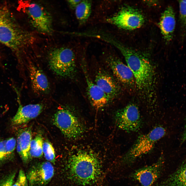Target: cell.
Wrapping results in <instances>:
<instances>
[{"instance_id":"1","label":"cell","mask_w":186,"mask_h":186,"mask_svg":"<svg viewBox=\"0 0 186 186\" xmlns=\"http://www.w3.org/2000/svg\"><path fill=\"white\" fill-rule=\"evenodd\" d=\"M165 133L164 128L159 126L140 136L128 151L115 160L112 168L113 174L118 177L123 178L134 169L141 166L142 158L151 152Z\"/></svg>"},{"instance_id":"2","label":"cell","mask_w":186,"mask_h":186,"mask_svg":"<svg viewBox=\"0 0 186 186\" xmlns=\"http://www.w3.org/2000/svg\"><path fill=\"white\" fill-rule=\"evenodd\" d=\"M33 37L17 22L8 7L0 5V43L19 57L33 42Z\"/></svg>"},{"instance_id":"3","label":"cell","mask_w":186,"mask_h":186,"mask_svg":"<svg viewBox=\"0 0 186 186\" xmlns=\"http://www.w3.org/2000/svg\"><path fill=\"white\" fill-rule=\"evenodd\" d=\"M109 42L117 48L124 57L138 88L142 91L149 90L153 85L154 74L153 66L148 58L112 39Z\"/></svg>"},{"instance_id":"4","label":"cell","mask_w":186,"mask_h":186,"mask_svg":"<svg viewBox=\"0 0 186 186\" xmlns=\"http://www.w3.org/2000/svg\"><path fill=\"white\" fill-rule=\"evenodd\" d=\"M76 58L75 51L70 47L55 48L49 52L48 63L50 69L56 75L73 78L76 73Z\"/></svg>"},{"instance_id":"5","label":"cell","mask_w":186,"mask_h":186,"mask_svg":"<svg viewBox=\"0 0 186 186\" xmlns=\"http://www.w3.org/2000/svg\"><path fill=\"white\" fill-rule=\"evenodd\" d=\"M165 161L161 156L155 161L138 168L126 177L133 186H154L162 178Z\"/></svg>"},{"instance_id":"6","label":"cell","mask_w":186,"mask_h":186,"mask_svg":"<svg viewBox=\"0 0 186 186\" xmlns=\"http://www.w3.org/2000/svg\"><path fill=\"white\" fill-rule=\"evenodd\" d=\"M23 10L27 15L32 26L38 32L47 34L53 32L52 19L48 10L35 2H24Z\"/></svg>"},{"instance_id":"7","label":"cell","mask_w":186,"mask_h":186,"mask_svg":"<svg viewBox=\"0 0 186 186\" xmlns=\"http://www.w3.org/2000/svg\"><path fill=\"white\" fill-rule=\"evenodd\" d=\"M53 121L56 126L68 138H78L84 132V127L82 123L71 112L65 107L57 111Z\"/></svg>"},{"instance_id":"8","label":"cell","mask_w":186,"mask_h":186,"mask_svg":"<svg viewBox=\"0 0 186 186\" xmlns=\"http://www.w3.org/2000/svg\"><path fill=\"white\" fill-rule=\"evenodd\" d=\"M106 20L119 28L130 30L140 27L145 21L144 17L139 11L129 6L123 7Z\"/></svg>"},{"instance_id":"9","label":"cell","mask_w":186,"mask_h":186,"mask_svg":"<svg viewBox=\"0 0 186 186\" xmlns=\"http://www.w3.org/2000/svg\"><path fill=\"white\" fill-rule=\"evenodd\" d=\"M115 118L118 127L128 132L136 131L140 128L141 120L138 107L131 104L118 110Z\"/></svg>"},{"instance_id":"10","label":"cell","mask_w":186,"mask_h":186,"mask_svg":"<svg viewBox=\"0 0 186 186\" xmlns=\"http://www.w3.org/2000/svg\"><path fill=\"white\" fill-rule=\"evenodd\" d=\"M54 173L52 165L47 161L33 166L26 175L29 186H45L50 181Z\"/></svg>"},{"instance_id":"11","label":"cell","mask_w":186,"mask_h":186,"mask_svg":"<svg viewBox=\"0 0 186 186\" xmlns=\"http://www.w3.org/2000/svg\"><path fill=\"white\" fill-rule=\"evenodd\" d=\"M85 64L84 61H83L82 66L87 83V96L91 105L97 110L107 105L113 98L92 80L88 75Z\"/></svg>"},{"instance_id":"12","label":"cell","mask_w":186,"mask_h":186,"mask_svg":"<svg viewBox=\"0 0 186 186\" xmlns=\"http://www.w3.org/2000/svg\"><path fill=\"white\" fill-rule=\"evenodd\" d=\"M105 60L120 82L124 85L130 86L135 82L133 73L129 67L116 56L109 53L106 55Z\"/></svg>"},{"instance_id":"13","label":"cell","mask_w":186,"mask_h":186,"mask_svg":"<svg viewBox=\"0 0 186 186\" xmlns=\"http://www.w3.org/2000/svg\"><path fill=\"white\" fill-rule=\"evenodd\" d=\"M28 68L32 88L34 92L39 95L48 94L50 91L49 82L46 75L39 67L29 63Z\"/></svg>"},{"instance_id":"14","label":"cell","mask_w":186,"mask_h":186,"mask_svg":"<svg viewBox=\"0 0 186 186\" xmlns=\"http://www.w3.org/2000/svg\"><path fill=\"white\" fill-rule=\"evenodd\" d=\"M18 99L19 106L16 114L11 120L13 125H18L27 123L37 117L43 109L44 105L41 103L22 106L20 104L19 98Z\"/></svg>"},{"instance_id":"15","label":"cell","mask_w":186,"mask_h":186,"mask_svg":"<svg viewBox=\"0 0 186 186\" xmlns=\"http://www.w3.org/2000/svg\"><path fill=\"white\" fill-rule=\"evenodd\" d=\"M175 25L173 9L171 6H168L162 14L159 23L161 33L166 41L168 42L172 39Z\"/></svg>"},{"instance_id":"16","label":"cell","mask_w":186,"mask_h":186,"mask_svg":"<svg viewBox=\"0 0 186 186\" xmlns=\"http://www.w3.org/2000/svg\"><path fill=\"white\" fill-rule=\"evenodd\" d=\"M95 83L113 98L120 92V88L115 80L111 75L103 70H99L96 73Z\"/></svg>"},{"instance_id":"17","label":"cell","mask_w":186,"mask_h":186,"mask_svg":"<svg viewBox=\"0 0 186 186\" xmlns=\"http://www.w3.org/2000/svg\"><path fill=\"white\" fill-rule=\"evenodd\" d=\"M32 137V130L29 128L20 130L17 135V152L25 163L28 162L31 158L29 152Z\"/></svg>"},{"instance_id":"18","label":"cell","mask_w":186,"mask_h":186,"mask_svg":"<svg viewBox=\"0 0 186 186\" xmlns=\"http://www.w3.org/2000/svg\"><path fill=\"white\" fill-rule=\"evenodd\" d=\"M154 186H186V163Z\"/></svg>"},{"instance_id":"19","label":"cell","mask_w":186,"mask_h":186,"mask_svg":"<svg viewBox=\"0 0 186 186\" xmlns=\"http://www.w3.org/2000/svg\"><path fill=\"white\" fill-rule=\"evenodd\" d=\"M92 3L91 1L81 0L75 9L76 17L80 25L85 23L90 17Z\"/></svg>"},{"instance_id":"20","label":"cell","mask_w":186,"mask_h":186,"mask_svg":"<svg viewBox=\"0 0 186 186\" xmlns=\"http://www.w3.org/2000/svg\"><path fill=\"white\" fill-rule=\"evenodd\" d=\"M43 140L41 135H37L33 140L30 144L29 153L30 157L40 158L43 154L42 150Z\"/></svg>"},{"instance_id":"21","label":"cell","mask_w":186,"mask_h":186,"mask_svg":"<svg viewBox=\"0 0 186 186\" xmlns=\"http://www.w3.org/2000/svg\"><path fill=\"white\" fill-rule=\"evenodd\" d=\"M42 150L46 160L51 163H55V154L54 148L51 144L48 141H43Z\"/></svg>"},{"instance_id":"22","label":"cell","mask_w":186,"mask_h":186,"mask_svg":"<svg viewBox=\"0 0 186 186\" xmlns=\"http://www.w3.org/2000/svg\"><path fill=\"white\" fill-rule=\"evenodd\" d=\"M6 140L5 145L7 160L10 159L13 157L16 144V140L12 137Z\"/></svg>"},{"instance_id":"23","label":"cell","mask_w":186,"mask_h":186,"mask_svg":"<svg viewBox=\"0 0 186 186\" xmlns=\"http://www.w3.org/2000/svg\"><path fill=\"white\" fill-rule=\"evenodd\" d=\"M180 17L182 27L186 30V3L183 0L179 1Z\"/></svg>"},{"instance_id":"24","label":"cell","mask_w":186,"mask_h":186,"mask_svg":"<svg viewBox=\"0 0 186 186\" xmlns=\"http://www.w3.org/2000/svg\"><path fill=\"white\" fill-rule=\"evenodd\" d=\"M16 172L10 173L3 178L0 182V186H12L13 184Z\"/></svg>"},{"instance_id":"25","label":"cell","mask_w":186,"mask_h":186,"mask_svg":"<svg viewBox=\"0 0 186 186\" xmlns=\"http://www.w3.org/2000/svg\"><path fill=\"white\" fill-rule=\"evenodd\" d=\"M28 181L24 171L20 169L16 182L12 186H28Z\"/></svg>"},{"instance_id":"26","label":"cell","mask_w":186,"mask_h":186,"mask_svg":"<svg viewBox=\"0 0 186 186\" xmlns=\"http://www.w3.org/2000/svg\"><path fill=\"white\" fill-rule=\"evenodd\" d=\"M6 141L4 140L0 141V163L7 160Z\"/></svg>"},{"instance_id":"27","label":"cell","mask_w":186,"mask_h":186,"mask_svg":"<svg viewBox=\"0 0 186 186\" xmlns=\"http://www.w3.org/2000/svg\"><path fill=\"white\" fill-rule=\"evenodd\" d=\"M81 0H70L67 1V3L70 8L75 10Z\"/></svg>"},{"instance_id":"28","label":"cell","mask_w":186,"mask_h":186,"mask_svg":"<svg viewBox=\"0 0 186 186\" xmlns=\"http://www.w3.org/2000/svg\"><path fill=\"white\" fill-rule=\"evenodd\" d=\"M184 138L186 139V126H185V131L184 133Z\"/></svg>"},{"instance_id":"29","label":"cell","mask_w":186,"mask_h":186,"mask_svg":"<svg viewBox=\"0 0 186 186\" xmlns=\"http://www.w3.org/2000/svg\"><path fill=\"white\" fill-rule=\"evenodd\" d=\"M183 1L186 3V0H183Z\"/></svg>"},{"instance_id":"30","label":"cell","mask_w":186,"mask_h":186,"mask_svg":"<svg viewBox=\"0 0 186 186\" xmlns=\"http://www.w3.org/2000/svg\"><path fill=\"white\" fill-rule=\"evenodd\" d=\"M1 56H0V63L1 61Z\"/></svg>"}]
</instances>
